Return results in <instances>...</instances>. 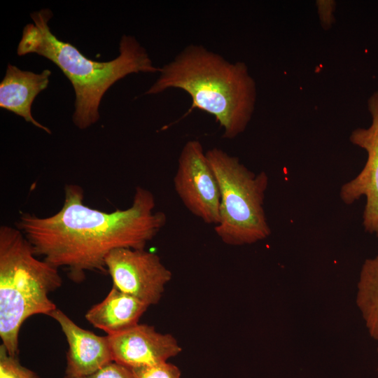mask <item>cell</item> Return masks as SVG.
I'll use <instances>...</instances> for the list:
<instances>
[{
  "label": "cell",
  "instance_id": "cell-1",
  "mask_svg": "<svg viewBox=\"0 0 378 378\" xmlns=\"http://www.w3.org/2000/svg\"><path fill=\"white\" fill-rule=\"evenodd\" d=\"M83 200L80 186L67 184L59 211L47 217L24 213L15 223L36 256L65 268L75 282L82 281L87 271L107 272L105 258L113 249H144L167 223L164 213L154 211L153 194L141 186L125 209L106 212Z\"/></svg>",
  "mask_w": 378,
  "mask_h": 378
},
{
  "label": "cell",
  "instance_id": "cell-2",
  "mask_svg": "<svg viewBox=\"0 0 378 378\" xmlns=\"http://www.w3.org/2000/svg\"><path fill=\"white\" fill-rule=\"evenodd\" d=\"M160 76L146 94L169 88L184 90L191 97L190 108L212 115L232 139L244 132L256 99L255 82L244 62L232 63L201 45L186 46L170 62L159 69Z\"/></svg>",
  "mask_w": 378,
  "mask_h": 378
},
{
  "label": "cell",
  "instance_id": "cell-3",
  "mask_svg": "<svg viewBox=\"0 0 378 378\" xmlns=\"http://www.w3.org/2000/svg\"><path fill=\"white\" fill-rule=\"evenodd\" d=\"M33 23L23 29L17 53H35L55 63L71 83L75 92L73 121L85 129L99 119V106L107 90L116 81L132 73H154L146 50L134 36L124 35L119 43V55L109 62H97L85 57L72 44L60 41L51 31L48 8L30 15Z\"/></svg>",
  "mask_w": 378,
  "mask_h": 378
},
{
  "label": "cell",
  "instance_id": "cell-4",
  "mask_svg": "<svg viewBox=\"0 0 378 378\" xmlns=\"http://www.w3.org/2000/svg\"><path fill=\"white\" fill-rule=\"evenodd\" d=\"M58 270L37 258L16 227H0V337L9 355L18 357L24 321L57 309L49 295L62 286Z\"/></svg>",
  "mask_w": 378,
  "mask_h": 378
},
{
  "label": "cell",
  "instance_id": "cell-5",
  "mask_svg": "<svg viewBox=\"0 0 378 378\" xmlns=\"http://www.w3.org/2000/svg\"><path fill=\"white\" fill-rule=\"evenodd\" d=\"M206 155L220 192L216 234L230 246L252 244L267 238L271 234L264 209L267 174L250 171L237 157L218 148L206 150Z\"/></svg>",
  "mask_w": 378,
  "mask_h": 378
},
{
  "label": "cell",
  "instance_id": "cell-6",
  "mask_svg": "<svg viewBox=\"0 0 378 378\" xmlns=\"http://www.w3.org/2000/svg\"><path fill=\"white\" fill-rule=\"evenodd\" d=\"M174 186L177 195L191 214L206 224L218 223L219 184L199 141L190 140L183 146Z\"/></svg>",
  "mask_w": 378,
  "mask_h": 378
},
{
  "label": "cell",
  "instance_id": "cell-7",
  "mask_svg": "<svg viewBox=\"0 0 378 378\" xmlns=\"http://www.w3.org/2000/svg\"><path fill=\"white\" fill-rule=\"evenodd\" d=\"M113 286L148 306L158 303L172 274L160 257L145 249L119 248L106 256Z\"/></svg>",
  "mask_w": 378,
  "mask_h": 378
},
{
  "label": "cell",
  "instance_id": "cell-8",
  "mask_svg": "<svg viewBox=\"0 0 378 378\" xmlns=\"http://www.w3.org/2000/svg\"><path fill=\"white\" fill-rule=\"evenodd\" d=\"M368 109L371 125L354 130L349 136L354 145L367 152V161L354 178L342 186L340 196L347 205L365 196L363 225L366 232L378 234V92L370 97Z\"/></svg>",
  "mask_w": 378,
  "mask_h": 378
},
{
  "label": "cell",
  "instance_id": "cell-9",
  "mask_svg": "<svg viewBox=\"0 0 378 378\" xmlns=\"http://www.w3.org/2000/svg\"><path fill=\"white\" fill-rule=\"evenodd\" d=\"M107 336L113 361L129 368L167 362L182 351L173 335L158 332L146 324L138 323Z\"/></svg>",
  "mask_w": 378,
  "mask_h": 378
},
{
  "label": "cell",
  "instance_id": "cell-10",
  "mask_svg": "<svg viewBox=\"0 0 378 378\" xmlns=\"http://www.w3.org/2000/svg\"><path fill=\"white\" fill-rule=\"evenodd\" d=\"M49 316L60 326L68 342L64 376L89 375L113 361L107 335L99 336L79 327L59 309Z\"/></svg>",
  "mask_w": 378,
  "mask_h": 378
},
{
  "label": "cell",
  "instance_id": "cell-11",
  "mask_svg": "<svg viewBox=\"0 0 378 378\" xmlns=\"http://www.w3.org/2000/svg\"><path fill=\"white\" fill-rule=\"evenodd\" d=\"M50 75L49 69L36 74L8 64L0 84L1 108L22 117L27 122L51 134V131L38 122L31 114L32 103L36 97L48 87Z\"/></svg>",
  "mask_w": 378,
  "mask_h": 378
},
{
  "label": "cell",
  "instance_id": "cell-12",
  "mask_svg": "<svg viewBox=\"0 0 378 378\" xmlns=\"http://www.w3.org/2000/svg\"><path fill=\"white\" fill-rule=\"evenodd\" d=\"M148 307L138 298L113 286L101 302L87 312L85 318L107 335H114L137 325Z\"/></svg>",
  "mask_w": 378,
  "mask_h": 378
},
{
  "label": "cell",
  "instance_id": "cell-13",
  "mask_svg": "<svg viewBox=\"0 0 378 378\" xmlns=\"http://www.w3.org/2000/svg\"><path fill=\"white\" fill-rule=\"evenodd\" d=\"M356 302L370 335L378 342V255L363 264Z\"/></svg>",
  "mask_w": 378,
  "mask_h": 378
},
{
  "label": "cell",
  "instance_id": "cell-14",
  "mask_svg": "<svg viewBox=\"0 0 378 378\" xmlns=\"http://www.w3.org/2000/svg\"><path fill=\"white\" fill-rule=\"evenodd\" d=\"M0 378H40L32 370L20 363L18 357L12 356L6 347L0 346Z\"/></svg>",
  "mask_w": 378,
  "mask_h": 378
},
{
  "label": "cell",
  "instance_id": "cell-15",
  "mask_svg": "<svg viewBox=\"0 0 378 378\" xmlns=\"http://www.w3.org/2000/svg\"><path fill=\"white\" fill-rule=\"evenodd\" d=\"M134 378H180L181 371L174 364L163 362L150 366L130 368Z\"/></svg>",
  "mask_w": 378,
  "mask_h": 378
},
{
  "label": "cell",
  "instance_id": "cell-16",
  "mask_svg": "<svg viewBox=\"0 0 378 378\" xmlns=\"http://www.w3.org/2000/svg\"><path fill=\"white\" fill-rule=\"evenodd\" d=\"M64 378H134L130 368L115 361L103 366L96 372L86 376Z\"/></svg>",
  "mask_w": 378,
  "mask_h": 378
},
{
  "label": "cell",
  "instance_id": "cell-17",
  "mask_svg": "<svg viewBox=\"0 0 378 378\" xmlns=\"http://www.w3.org/2000/svg\"><path fill=\"white\" fill-rule=\"evenodd\" d=\"M377 370H378V366H377Z\"/></svg>",
  "mask_w": 378,
  "mask_h": 378
}]
</instances>
